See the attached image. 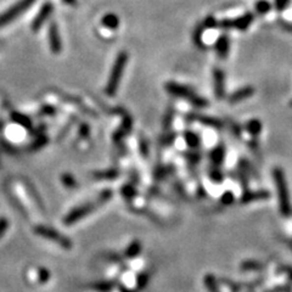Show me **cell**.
Returning a JSON list of instances; mask_svg holds the SVG:
<instances>
[{
    "mask_svg": "<svg viewBox=\"0 0 292 292\" xmlns=\"http://www.w3.org/2000/svg\"><path fill=\"white\" fill-rule=\"evenodd\" d=\"M165 88L172 95L181 97V99L186 100V101H189L191 105L199 107V109H204V107L208 105V101L204 97L197 95L189 87L183 86V84L175 83V82H168L165 86Z\"/></svg>",
    "mask_w": 292,
    "mask_h": 292,
    "instance_id": "obj_1",
    "label": "cell"
},
{
    "mask_svg": "<svg viewBox=\"0 0 292 292\" xmlns=\"http://www.w3.org/2000/svg\"><path fill=\"white\" fill-rule=\"evenodd\" d=\"M274 180L276 184V190H278L279 204H280V211L284 216H290L291 214V202L290 196H289L288 183H286L285 174L284 171L280 168H275L273 171Z\"/></svg>",
    "mask_w": 292,
    "mask_h": 292,
    "instance_id": "obj_2",
    "label": "cell"
},
{
    "mask_svg": "<svg viewBox=\"0 0 292 292\" xmlns=\"http://www.w3.org/2000/svg\"><path fill=\"white\" fill-rule=\"evenodd\" d=\"M128 62V55L125 53H121L118 56H117V60L115 62L114 68H112L111 74H110V79L107 82L106 86V93L109 94L110 96L115 95L118 89L119 82H121L123 71H124L125 63Z\"/></svg>",
    "mask_w": 292,
    "mask_h": 292,
    "instance_id": "obj_3",
    "label": "cell"
},
{
    "mask_svg": "<svg viewBox=\"0 0 292 292\" xmlns=\"http://www.w3.org/2000/svg\"><path fill=\"white\" fill-rule=\"evenodd\" d=\"M34 1L35 0H20L19 2H16L11 9H9L6 12L0 15V27L7 25L9 22L14 21L17 16L24 14L26 10H27Z\"/></svg>",
    "mask_w": 292,
    "mask_h": 292,
    "instance_id": "obj_4",
    "label": "cell"
},
{
    "mask_svg": "<svg viewBox=\"0 0 292 292\" xmlns=\"http://www.w3.org/2000/svg\"><path fill=\"white\" fill-rule=\"evenodd\" d=\"M253 19H255L253 14L247 12V14L242 15V16L237 17V19L235 20H223L220 25H222V27L225 28V29L236 28V29L239 30H246L253 22Z\"/></svg>",
    "mask_w": 292,
    "mask_h": 292,
    "instance_id": "obj_5",
    "label": "cell"
},
{
    "mask_svg": "<svg viewBox=\"0 0 292 292\" xmlns=\"http://www.w3.org/2000/svg\"><path fill=\"white\" fill-rule=\"evenodd\" d=\"M35 232H37L38 235H40V236L49 240H54V241L58 242L61 246H63V247H70V241H68L67 239H65L63 236H61V235L58 234L56 232H54L53 229H48V228L45 227H38L37 229H35Z\"/></svg>",
    "mask_w": 292,
    "mask_h": 292,
    "instance_id": "obj_6",
    "label": "cell"
},
{
    "mask_svg": "<svg viewBox=\"0 0 292 292\" xmlns=\"http://www.w3.org/2000/svg\"><path fill=\"white\" fill-rule=\"evenodd\" d=\"M213 83L217 97L223 99L225 96V73L218 67L213 70Z\"/></svg>",
    "mask_w": 292,
    "mask_h": 292,
    "instance_id": "obj_7",
    "label": "cell"
},
{
    "mask_svg": "<svg viewBox=\"0 0 292 292\" xmlns=\"http://www.w3.org/2000/svg\"><path fill=\"white\" fill-rule=\"evenodd\" d=\"M94 208H95V204H86V206H83V207H79V208L74 209L72 213L68 214L67 218L65 219V223L67 225L72 224V223L82 219L84 216H87L88 213H90Z\"/></svg>",
    "mask_w": 292,
    "mask_h": 292,
    "instance_id": "obj_8",
    "label": "cell"
},
{
    "mask_svg": "<svg viewBox=\"0 0 292 292\" xmlns=\"http://www.w3.org/2000/svg\"><path fill=\"white\" fill-rule=\"evenodd\" d=\"M51 12H53V5L49 4V2H48V4L43 5V7L40 9L39 14L37 15L35 20L33 21V25H32L33 30L39 29V27H42L43 24H44V22L48 20V17L50 16Z\"/></svg>",
    "mask_w": 292,
    "mask_h": 292,
    "instance_id": "obj_9",
    "label": "cell"
},
{
    "mask_svg": "<svg viewBox=\"0 0 292 292\" xmlns=\"http://www.w3.org/2000/svg\"><path fill=\"white\" fill-rule=\"evenodd\" d=\"M255 91L256 90L253 87H243V88L237 89L235 93H233L232 95L229 96V102L230 104H237V102H241L243 100L252 96L253 94H255Z\"/></svg>",
    "mask_w": 292,
    "mask_h": 292,
    "instance_id": "obj_10",
    "label": "cell"
},
{
    "mask_svg": "<svg viewBox=\"0 0 292 292\" xmlns=\"http://www.w3.org/2000/svg\"><path fill=\"white\" fill-rule=\"evenodd\" d=\"M229 49H230L229 37H228L227 34H222L216 42V53L217 55H218V58H227L228 54H229Z\"/></svg>",
    "mask_w": 292,
    "mask_h": 292,
    "instance_id": "obj_11",
    "label": "cell"
},
{
    "mask_svg": "<svg viewBox=\"0 0 292 292\" xmlns=\"http://www.w3.org/2000/svg\"><path fill=\"white\" fill-rule=\"evenodd\" d=\"M191 119H194V121H197L200 123H202V124H206L208 125V127H212V128H217V129H219V128H222L223 123L220 119L218 118H214V117H209V116H204V115H191Z\"/></svg>",
    "mask_w": 292,
    "mask_h": 292,
    "instance_id": "obj_12",
    "label": "cell"
},
{
    "mask_svg": "<svg viewBox=\"0 0 292 292\" xmlns=\"http://www.w3.org/2000/svg\"><path fill=\"white\" fill-rule=\"evenodd\" d=\"M49 38H50V48L54 54H58L61 51V40L58 35V30L55 25H51L49 30Z\"/></svg>",
    "mask_w": 292,
    "mask_h": 292,
    "instance_id": "obj_13",
    "label": "cell"
},
{
    "mask_svg": "<svg viewBox=\"0 0 292 292\" xmlns=\"http://www.w3.org/2000/svg\"><path fill=\"white\" fill-rule=\"evenodd\" d=\"M270 196L268 191L260 190V191H248L245 193L241 197L242 204H250L252 201H258V200H265Z\"/></svg>",
    "mask_w": 292,
    "mask_h": 292,
    "instance_id": "obj_14",
    "label": "cell"
},
{
    "mask_svg": "<svg viewBox=\"0 0 292 292\" xmlns=\"http://www.w3.org/2000/svg\"><path fill=\"white\" fill-rule=\"evenodd\" d=\"M209 158H211L212 163H213L214 166L222 165L223 161H224V158H225V148L223 147L222 145H219V146H217V147H214L213 150L211 151V155H209Z\"/></svg>",
    "mask_w": 292,
    "mask_h": 292,
    "instance_id": "obj_15",
    "label": "cell"
},
{
    "mask_svg": "<svg viewBox=\"0 0 292 292\" xmlns=\"http://www.w3.org/2000/svg\"><path fill=\"white\" fill-rule=\"evenodd\" d=\"M246 130L251 135L256 137V135H258L262 132V123H261V121H258V119H251V121L246 123Z\"/></svg>",
    "mask_w": 292,
    "mask_h": 292,
    "instance_id": "obj_16",
    "label": "cell"
},
{
    "mask_svg": "<svg viewBox=\"0 0 292 292\" xmlns=\"http://www.w3.org/2000/svg\"><path fill=\"white\" fill-rule=\"evenodd\" d=\"M184 139H185L186 144H188L189 147H191V148L199 147L200 138H199V135L195 134L194 132H190V130H188V132L184 133Z\"/></svg>",
    "mask_w": 292,
    "mask_h": 292,
    "instance_id": "obj_17",
    "label": "cell"
},
{
    "mask_svg": "<svg viewBox=\"0 0 292 292\" xmlns=\"http://www.w3.org/2000/svg\"><path fill=\"white\" fill-rule=\"evenodd\" d=\"M102 25H104L105 27L110 28V29H116L119 25V20L116 15L109 14L102 19Z\"/></svg>",
    "mask_w": 292,
    "mask_h": 292,
    "instance_id": "obj_18",
    "label": "cell"
},
{
    "mask_svg": "<svg viewBox=\"0 0 292 292\" xmlns=\"http://www.w3.org/2000/svg\"><path fill=\"white\" fill-rule=\"evenodd\" d=\"M255 9L258 15H265L270 11L271 4L268 1V0H258V1L255 4Z\"/></svg>",
    "mask_w": 292,
    "mask_h": 292,
    "instance_id": "obj_19",
    "label": "cell"
},
{
    "mask_svg": "<svg viewBox=\"0 0 292 292\" xmlns=\"http://www.w3.org/2000/svg\"><path fill=\"white\" fill-rule=\"evenodd\" d=\"M204 26L200 25L197 26L196 29L194 30V43L197 45L199 48H206V45L204 44L202 42V33H204Z\"/></svg>",
    "mask_w": 292,
    "mask_h": 292,
    "instance_id": "obj_20",
    "label": "cell"
},
{
    "mask_svg": "<svg viewBox=\"0 0 292 292\" xmlns=\"http://www.w3.org/2000/svg\"><path fill=\"white\" fill-rule=\"evenodd\" d=\"M219 24L217 22L216 17L213 16H207L206 19L204 20V22H202V26H204V28H214L217 27Z\"/></svg>",
    "mask_w": 292,
    "mask_h": 292,
    "instance_id": "obj_21",
    "label": "cell"
},
{
    "mask_svg": "<svg viewBox=\"0 0 292 292\" xmlns=\"http://www.w3.org/2000/svg\"><path fill=\"white\" fill-rule=\"evenodd\" d=\"M289 4H290V0H275L274 1V6L279 12H283L289 6Z\"/></svg>",
    "mask_w": 292,
    "mask_h": 292,
    "instance_id": "obj_22",
    "label": "cell"
},
{
    "mask_svg": "<svg viewBox=\"0 0 292 292\" xmlns=\"http://www.w3.org/2000/svg\"><path fill=\"white\" fill-rule=\"evenodd\" d=\"M118 175V172L115 171V170H111V171H106V172H102V173H97V178H107V179H112V178H116V176Z\"/></svg>",
    "mask_w": 292,
    "mask_h": 292,
    "instance_id": "obj_23",
    "label": "cell"
},
{
    "mask_svg": "<svg viewBox=\"0 0 292 292\" xmlns=\"http://www.w3.org/2000/svg\"><path fill=\"white\" fill-rule=\"evenodd\" d=\"M209 176H211L212 180H214V181H222L223 180V173L218 170V168H213V170L209 172Z\"/></svg>",
    "mask_w": 292,
    "mask_h": 292,
    "instance_id": "obj_24",
    "label": "cell"
},
{
    "mask_svg": "<svg viewBox=\"0 0 292 292\" xmlns=\"http://www.w3.org/2000/svg\"><path fill=\"white\" fill-rule=\"evenodd\" d=\"M234 195H233V193H230V191H227V193L223 194L222 196V202L224 204H227V206L232 204L233 202H234Z\"/></svg>",
    "mask_w": 292,
    "mask_h": 292,
    "instance_id": "obj_25",
    "label": "cell"
},
{
    "mask_svg": "<svg viewBox=\"0 0 292 292\" xmlns=\"http://www.w3.org/2000/svg\"><path fill=\"white\" fill-rule=\"evenodd\" d=\"M140 250V245L139 242H133V245L130 246L129 250L127 251V255L130 256V257H133V256L138 255V252H139Z\"/></svg>",
    "mask_w": 292,
    "mask_h": 292,
    "instance_id": "obj_26",
    "label": "cell"
},
{
    "mask_svg": "<svg viewBox=\"0 0 292 292\" xmlns=\"http://www.w3.org/2000/svg\"><path fill=\"white\" fill-rule=\"evenodd\" d=\"M186 157H188V160H190L191 162H197V161L200 160L199 153H188V155H186Z\"/></svg>",
    "mask_w": 292,
    "mask_h": 292,
    "instance_id": "obj_27",
    "label": "cell"
},
{
    "mask_svg": "<svg viewBox=\"0 0 292 292\" xmlns=\"http://www.w3.org/2000/svg\"><path fill=\"white\" fill-rule=\"evenodd\" d=\"M123 193H124V196H128V197H130V196H133V194H134V190H133V188L132 186H125V189H124V191H123Z\"/></svg>",
    "mask_w": 292,
    "mask_h": 292,
    "instance_id": "obj_28",
    "label": "cell"
},
{
    "mask_svg": "<svg viewBox=\"0 0 292 292\" xmlns=\"http://www.w3.org/2000/svg\"><path fill=\"white\" fill-rule=\"evenodd\" d=\"M6 227H7L6 220H5V219H1V220H0V236H1L2 233L5 232V229H6Z\"/></svg>",
    "mask_w": 292,
    "mask_h": 292,
    "instance_id": "obj_29",
    "label": "cell"
},
{
    "mask_svg": "<svg viewBox=\"0 0 292 292\" xmlns=\"http://www.w3.org/2000/svg\"><path fill=\"white\" fill-rule=\"evenodd\" d=\"M260 267H261V264H250V265L243 264L242 265V268H245V269H255V268H260Z\"/></svg>",
    "mask_w": 292,
    "mask_h": 292,
    "instance_id": "obj_30",
    "label": "cell"
},
{
    "mask_svg": "<svg viewBox=\"0 0 292 292\" xmlns=\"http://www.w3.org/2000/svg\"><path fill=\"white\" fill-rule=\"evenodd\" d=\"M63 2H65V4L73 5V4H76V0H63Z\"/></svg>",
    "mask_w": 292,
    "mask_h": 292,
    "instance_id": "obj_31",
    "label": "cell"
}]
</instances>
